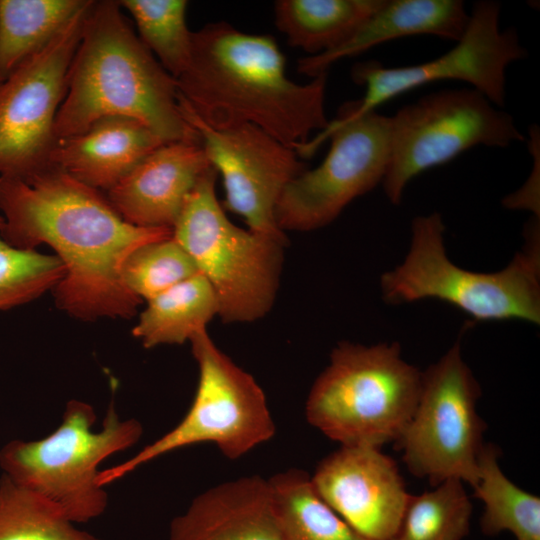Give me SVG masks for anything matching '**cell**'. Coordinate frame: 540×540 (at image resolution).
I'll return each instance as SVG.
<instances>
[{
	"label": "cell",
	"mask_w": 540,
	"mask_h": 540,
	"mask_svg": "<svg viewBox=\"0 0 540 540\" xmlns=\"http://www.w3.org/2000/svg\"><path fill=\"white\" fill-rule=\"evenodd\" d=\"M211 166L199 178L173 226V238L209 282L226 323L253 322L271 309L286 238L242 229L226 216Z\"/></svg>",
	"instance_id": "obj_7"
},
{
	"label": "cell",
	"mask_w": 540,
	"mask_h": 540,
	"mask_svg": "<svg viewBox=\"0 0 540 540\" xmlns=\"http://www.w3.org/2000/svg\"><path fill=\"white\" fill-rule=\"evenodd\" d=\"M64 275L56 255L14 247L0 235V310L37 299L54 289Z\"/></svg>",
	"instance_id": "obj_29"
},
{
	"label": "cell",
	"mask_w": 540,
	"mask_h": 540,
	"mask_svg": "<svg viewBox=\"0 0 540 540\" xmlns=\"http://www.w3.org/2000/svg\"><path fill=\"white\" fill-rule=\"evenodd\" d=\"M500 8L496 1L475 3L456 45L436 59L393 68L376 61L355 65L352 78L365 87V94L329 125L356 120L400 94L442 80L469 83L501 108L506 98V69L512 62L525 58L527 51L514 29H500Z\"/></svg>",
	"instance_id": "obj_12"
},
{
	"label": "cell",
	"mask_w": 540,
	"mask_h": 540,
	"mask_svg": "<svg viewBox=\"0 0 540 540\" xmlns=\"http://www.w3.org/2000/svg\"><path fill=\"white\" fill-rule=\"evenodd\" d=\"M390 160L382 181L392 204L422 172L478 146L507 147L523 141L509 113L473 88L442 90L390 117Z\"/></svg>",
	"instance_id": "obj_10"
},
{
	"label": "cell",
	"mask_w": 540,
	"mask_h": 540,
	"mask_svg": "<svg viewBox=\"0 0 540 540\" xmlns=\"http://www.w3.org/2000/svg\"><path fill=\"white\" fill-rule=\"evenodd\" d=\"M384 0H279L275 23L289 45L315 56L346 42Z\"/></svg>",
	"instance_id": "obj_20"
},
{
	"label": "cell",
	"mask_w": 540,
	"mask_h": 540,
	"mask_svg": "<svg viewBox=\"0 0 540 540\" xmlns=\"http://www.w3.org/2000/svg\"><path fill=\"white\" fill-rule=\"evenodd\" d=\"M439 213L416 217L401 264L385 272L382 296L390 304L437 299L476 321L522 320L540 324V234L536 217L526 228V244L500 271L483 273L454 264L444 246Z\"/></svg>",
	"instance_id": "obj_4"
},
{
	"label": "cell",
	"mask_w": 540,
	"mask_h": 540,
	"mask_svg": "<svg viewBox=\"0 0 540 540\" xmlns=\"http://www.w3.org/2000/svg\"><path fill=\"white\" fill-rule=\"evenodd\" d=\"M196 273L193 260L172 235L135 250L125 262L123 280L133 295L149 301Z\"/></svg>",
	"instance_id": "obj_28"
},
{
	"label": "cell",
	"mask_w": 540,
	"mask_h": 540,
	"mask_svg": "<svg viewBox=\"0 0 540 540\" xmlns=\"http://www.w3.org/2000/svg\"><path fill=\"white\" fill-rule=\"evenodd\" d=\"M0 540H102L74 526L56 504L0 477Z\"/></svg>",
	"instance_id": "obj_26"
},
{
	"label": "cell",
	"mask_w": 540,
	"mask_h": 540,
	"mask_svg": "<svg viewBox=\"0 0 540 540\" xmlns=\"http://www.w3.org/2000/svg\"><path fill=\"white\" fill-rule=\"evenodd\" d=\"M169 540H283L269 479L246 476L196 496L171 521Z\"/></svg>",
	"instance_id": "obj_17"
},
{
	"label": "cell",
	"mask_w": 540,
	"mask_h": 540,
	"mask_svg": "<svg viewBox=\"0 0 540 540\" xmlns=\"http://www.w3.org/2000/svg\"><path fill=\"white\" fill-rule=\"evenodd\" d=\"M1 237L34 250L50 246L65 275L54 288L57 306L75 318H130L141 300L123 268L141 246L169 238L171 228L125 221L99 190L52 166L26 179L0 177Z\"/></svg>",
	"instance_id": "obj_1"
},
{
	"label": "cell",
	"mask_w": 540,
	"mask_h": 540,
	"mask_svg": "<svg viewBox=\"0 0 540 540\" xmlns=\"http://www.w3.org/2000/svg\"><path fill=\"white\" fill-rule=\"evenodd\" d=\"M310 477L321 499L362 536H394L410 494L395 460L380 447L341 446Z\"/></svg>",
	"instance_id": "obj_15"
},
{
	"label": "cell",
	"mask_w": 540,
	"mask_h": 540,
	"mask_svg": "<svg viewBox=\"0 0 540 540\" xmlns=\"http://www.w3.org/2000/svg\"><path fill=\"white\" fill-rule=\"evenodd\" d=\"M269 482L283 540H370L321 499L305 471H283Z\"/></svg>",
	"instance_id": "obj_24"
},
{
	"label": "cell",
	"mask_w": 540,
	"mask_h": 540,
	"mask_svg": "<svg viewBox=\"0 0 540 540\" xmlns=\"http://www.w3.org/2000/svg\"><path fill=\"white\" fill-rule=\"evenodd\" d=\"M133 17L139 38L176 80L187 69L192 54L191 32L186 24L185 0H121Z\"/></svg>",
	"instance_id": "obj_27"
},
{
	"label": "cell",
	"mask_w": 540,
	"mask_h": 540,
	"mask_svg": "<svg viewBox=\"0 0 540 540\" xmlns=\"http://www.w3.org/2000/svg\"><path fill=\"white\" fill-rule=\"evenodd\" d=\"M1 80V79H0Z\"/></svg>",
	"instance_id": "obj_32"
},
{
	"label": "cell",
	"mask_w": 540,
	"mask_h": 540,
	"mask_svg": "<svg viewBox=\"0 0 540 540\" xmlns=\"http://www.w3.org/2000/svg\"><path fill=\"white\" fill-rule=\"evenodd\" d=\"M218 311V301L209 282L198 272L147 301L132 335L147 349L183 344L206 330Z\"/></svg>",
	"instance_id": "obj_21"
},
{
	"label": "cell",
	"mask_w": 540,
	"mask_h": 540,
	"mask_svg": "<svg viewBox=\"0 0 540 540\" xmlns=\"http://www.w3.org/2000/svg\"><path fill=\"white\" fill-rule=\"evenodd\" d=\"M469 20L460 0H384L346 42L337 48L298 61V72L312 78L340 59L363 53L397 38L429 34L458 41Z\"/></svg>",
	"instance_id": "obj_19"
},
{
	"label": "cell",
	"mask_w": 540,
	"mask_h": 540,
	"mask_svg": "<svg viewBox=\"0 0 540 540\" xmlns=\"http://www.w3.org/2000/svg\"><path fill=\"white\" fill-rule=\"evenodd\" d=\"M93 3L41 51L0 80V177L26 179L50 167L57 142L56 116Z\"/></svg>",
	"instance_id": "obj_13"
},
{
	"label": "cell",
	"mask_w": 540,
	"mask_h": 540,
	"mask_svg": "<svg viewBox=\"0 0 540 540\" xmlns=\"http://www.w3.org/2000/svg\"><path fill=\"white\" fill-rule=\"evenodd\" d=\"M326 81L327 72L307 84L291 81L273 37L220 21L193 32L191 60L176 84L178 95L207 125L251 124L294 149L329 123Z\"/></svg>",
	"instance_id": "obj_2"
},
{
	"label": "cell",
	"mask_w": 540,
	"mask_h": 540,
	"mask_svg": "<svg viewBox=\"0 0 540 540\" xmlns=\"http://www.w3.org/2000/svg\"><path fill=\"white\" fill-rule=\"evenodd\" d=\"M96 413L87 402H67L60 425L48 436L14 439L0 449V467L15 484L56 504L74 523L102 515L109 497L97 484L98 466L115 453L135 445L142 424L122 420L111 402L102 429L92 430Z\"/></svg>",
	"instance_id": "obj_6"
},
{
	"label": "cell",
	"mask_w": 540,
	"mask_h": 540,
	"mask_svg": "<svg viewBox=\"0 0 540 540\" xmlns=\"http://www.w3.org/2000/svg\"><path fill=\"white\" fill-rule=\"evenodd\" d=\"M162 144L137 120L107 117L83 133L57 140L49 164L92 188L108 191Z\"/></svg>",
	"instance_id": "obj_18"
},
{
	"label": "cell",
	"mask_w": 540,
	"mask_h": 540,
	"mask_svg": "<svg viewBox=\"0 0 540 540\" xmlns=\"http://www.w3.org/2000/svg\"><path fill=\"white\" fill-rule=\"evenodd\" d=\"M532 154L534 157L533 171L526 184L513 195L505 198L504 205L509 208H521L532 211L539 218V131L537 127L531 130Z\"/></svg>",
	"instance_id": "obj_30"
},
{
	"label": "cell",
	"mask_w": 540,
	"mask_h": 540,
	"mask_svg": "<svg viewBox=\"0 0 540 540\" xmlns=\"http://www.w3.org/2000/svg\"><path fill=\"white\" fill-rule=\"evenodd\" d=\"M3 228H4V218L0 214V232L2 231Z\"/></svg>",
	"instance_id": "obj_31"
},
{
	"label": "cell",
	"mask_w": 540,
	"mask_h": 540,
	"mask_svg": "<svg viewBox=\"0 0 540 540\" xmlns=\"http://www.w3.org/2000/svg\"><path fill=\"white\" fill-rule=\"evenodd\" d=\"M178 104L210 165L222 176L226 208L243 217L248 229L286 238L275 212L286 186L306 170L296 151L251 124L213 128L179 95Z\"/></svg>",
	"instance_id": "obj_14"
},
{
	"label": "cell",
	"mask_w": 540,
	"mask_h": 540,
	"mask_svg": "<svg viewBox=\"0 0 540 540\" xmlns=\"http://www.w3.org/2000/svg\"><path fill=\"white\" fill-rule=\"evenodd\" d=\"M498 448L484 444L478 458L474 497L484 503L480 520L487 536L511 532L516 540H540V498L515 485L502 472Z\"/></svg>",
	"instance_id": "obj_23"
},
{
	"label": "cell",
	"mask_w": 540,
	"mask_h": 540,
	"mask_svg": "<svg viewBox=\"0 0 540 540\" xmlns=\"http://www.w3.org/2000/svg\"><path fill=\"white\" fill-rule=\"evenodd\" d=\"M480 393L457 340L422 373L417 405L395 441L413 475L433 487L452 478L474 486L486 429L476 409Z\"/></svg>",
	"instance_id": "obj_9"
},
{
	"label": "cell",
	"mask_w": 540,
	"mask_h": 540,
	"mask_svg": "<svg viewBox=\"0 0 540 540\" xmlns=\"http://www.w3.org/2000/svg\"><path fill=\"white\" fill-rule=\"evenodd\" d=\"M210 167L200 142L164 143L108 190L107 199L135 226L173 229L189 194Z\"/></svg>",
	"instance_id": "obj_16"
},
{
	"label": "cell",
	"mask_w": 540,
	"mask_h": 540,
	"mask_svg": "<svg viewBox=\"0 0 540 540\" xmlns=\"http://www.w3.org/2000/svg\"><path fill=\"white\" fill-rule=\"evenodd\" d=\"M199 377L193 402L169 432L130 459L99 471L105 487L169 452L199 443H214L229 459H237L269 441L275 424L264 391L255 378L236 365L214 343L207 329L191 337Z\"/></svg>",
	"instance_id": "obj_8"
},
{
	"label": "cell",
	"mask_w": 540,
	"mask_h": 540,
	"mask_svg": "<svg viewBox=\"0 0 540 540\" xmlns=\"http://www.w3.org/2000/svg\"><path fill=\"white\" fill-rule=\"evenodd\" d=\"M92 0H0V79L48 45Z\"/></svg>",
	"instance_id": "obj_22"
},
{
	"label": "cell",
	"mask_w": 540,
	"mask_h": 540,
	"mask_svg": "<svg viewBox=\"0 0 540 540\" xmlns=\"http://www.w3.org/2000/svg\"><path fill=\"white\" fill-rule=\"evenodd\" d=\"M422 372L405 361L399 343L343 341L313 383L306 418L341 446L381 447L396 441L417 405Z\"/></svg>",
	"instance_id": "obj_5"
},
{
	"label": "cell",
	"mask_w": 540,
	"mask_h": 540,
	"mask_svg": "<svg viewBox=\"0 0 540 540\" xmlns=\"http://www.w3.org/2000/svg\"><path fill=\"white\" fill-rule=\"evenodd\" d=\"M323 162L296 176L284 189L275 212L279 228L311 231L331 223L355 198L382 183L390 160V117L371 111L341 125H327L294 150L311 157L326 141Z\"/></svg>",
	"instance_id": "obj_11"
},
{
	"label": "cell",
	"mask_w": 540,
	"mask_h": 540,
	"mask_svg": "<svg viewBox=\"0 0 540 540\" xmlns=\"http://www.w3.org/2000/svg\"><path fill=\"white\" fill-rule=\"evenodd\" d=\"M472 504L459 479H447L419 495L410 494L401 523L390 540H463Z\"/></svg>",
	"instance_id": "obj_25"
},
{
	"label": "cell",
	"mask_w": 540,
	"mask_h": 540,
	"mask_svg": "<svg viewBox=\"0 0 540 540\" xmlns=\"http://www.w3.org/2000/svg\"><path fill=\"white\" fill-rule=\"evenodd\" d=\"M107 117H127L164 143L200 142L178 104L176 80L124 18L118 1H94L72 58L56 139L86 131Z\"/></svg>",
	"instance_id": "obj_3"
}]
</instances>
